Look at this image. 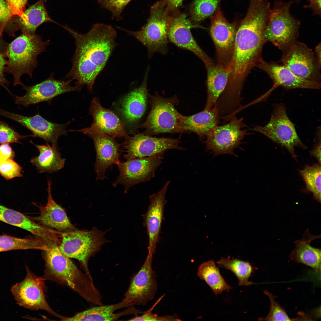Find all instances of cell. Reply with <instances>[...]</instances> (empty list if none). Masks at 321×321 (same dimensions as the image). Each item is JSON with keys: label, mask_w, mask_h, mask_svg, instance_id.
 Segmentation results:
<instances>
[{"label": "cell", "mask_w": 321, "mask_h": 321, "mask_svg": "<svg viewBox=\"0 0 321 321\" xmlns=\"http://www.w3.org/2000/svg\"><path fill=\"white\" fill-rule=\"evenodd\" d=\"M13 15L20 16L23 13L27 0H6Z\"/></svg>", "instance_id": "cell-44"}, {"label": "cell", "mask_w": 321, "mask_h": 321, "mask_svg": "<svg viewBox=\"0 0 321 321\" xmlns=\"http://www.w3.org/2000/svg\"><path fill=\"white\" fill-rule=\"evenodd\" d=\"M321 166L319 164L306 165L299 171L305 183L308 190L313 193L314 198L321 202Z\"/></svg>", "instance_id": "cell-36"}, {"label": "cell", "mask_w": 321, "mask_h": 321, "mask_svg": "<svg viewBox=\"0 0 321 321\" xmlns=\"http://www.w3.org/2000/svg\"><path fill=\"white\" fill-rule=\"evenodd\" d=\"M294 1H295L296 2L298 3L300 2V0H294Z\"/></svg>", "instance_id": "cell-52"}, {"label": "cell", "mask_w": 321, "mask_h": 321, "mask_svg": "<svg viewBox=\"0 0 321 321\" xmlns=\"http://www.w3.org/2000/svg\"><path fill=\"white\" fill-rule=\"evenodd\" d=\"M321 43H320L315 47V54L317 60L318 64L321 66Z\"/></svg>", "instance_id": "cell-50"}, {"label": "cell", "mask_w": 321, "mask_h": 321, "mask_svg": "<svg viewBox=\"0 0 321 321\" xmlns=\"http://www.w3.org/2000/svg\"><path fill=\"white\" fill-rule=\"evenodd\" d=\"M163 153L120 161L117 164L119 174L113 185L122 184L127 192L133 186L149 181L154 177L156 170L162 163Z\"/></svg>", "instance_id": "cell-14"}, {"label": "cell", "mask_w": 321, "mask_h": 321, "mask_svg": "<svg viewBox=\"0 0 321 321\" xmlns=\"http://www.w3.org/2000/svg\"><path fill=\"white\" fill-rule=\"evenodd\" d=\"M264 293L269 298L271 303L270 309L266 317L261 320L265 321H290L291 320L287 315L284 309L274 299L273 295L267 290Z\"/></svg>", "instance_id": "cell-39"}, {"label": "cell", "mask_w": 321, "mask_h": 321, "mask_svg": "<svg viewBox=\"0 0 321 321\" xmlns=\"http://www.w3.org/2000/svg\"><path fill=\"white\" fill-rule=\"evenodd\" d=\"M6 57L4 55L0 53V84L12 95L7 87L9 82L6 79L4 75L5 67L7 63V60L5 59Z\"/></svg>", "instance_id": "cell-46"}, {"label": "cell", "mask_w": 321, "mask_h": 321, "mask_svg": "<svg viewBox=\"0 0 321 321\" xmlns=\"http://www.w3.org/2000/svg\"><path fill=\"white\" fill-rule=\"evenodd\" d=\"M207 72V98L204 109H212L227 85L230 70L227 66L214 63L206 67Z\"/></svg>", "instance_id": "cell-29"}, {"label": "cell", "mask_w": 321, "mask_h": 321, "mask_svg": "<svg viewBox=\"0 0 321 321\" xmlns=\"http://www.w3.org/2000/svg\"><path fill=\"white\" fill-rule=\"evenodd\" d=\"M107 232L100 231L94 226L90 230L78 229L60 233L59 248L69 257L78 261L84 272L93 280L89 270V261L100 250L103 244L109 241L105 237Z\"/></svg>", "instance_id": "cell-6"}, {"label": "cell", "mask_w": 321, "mask_h": 321, "mask_svg": "<svg viewBox=\"0 0 321 321\" xmlns=\"http://www.w3.org/2000/svg\"><path fill=\"white\" fill-rule=\"evenodd\" d=\"M0 221L26 230L43 242L48 241L53 235L51 229L40 225L19 212L1 204Z\"/></svg>", "instance_id": "cell-28"}, {"label": "cell", "mask_w": 321, "mask_h": 321, "mask_svg": "<svg viewBox=\"0 0 321 321\" xmlns=\"http://www.w3.org/2000/svg\"><path fill=\"white\" fill-rule=\"evenodd\" d=\"M47 22L53 21L47 13L44 0H40L24 11L19 17L18 25L22 33L34 34L39 26Z\"/></svg>", "instance_id": "cell-32"}, {"label": "cell", "mask_w": 321, "mask_h": 321, "mask_svg": "<svg viewBox=\"0 0 321 321\" xmlns=\"http://www.w3.org/2000/svg\"><path fill=\"white\" fill-rule=\"evenodd\" d=\"M250 130L262 134L284 147L295 158L296 157L295 147L307 148L298 136L295 125L288 117L285 106L282 103L274 105L271 118L266 125H257Z\"/></svg>", "instance_id": "cell-9"}, {"label": "cell", "mask_w": 321, "mask_h": 321, "mask_svg": "<svg viewBox=\"0 0 321 321\" xmlns=\"http://www.w3.org/2000/svg\"><path fill=\"white\" fill-rule=\"evenodd\" d=\"M243 120V117H235L228 123L216 126L205 138L206 150L216 155L224 154L235 155L234 150L239 147L246 135L250 134L244 128L247 126Z\"/></svg>", "instance_id": "cell-11"}, {"label": "cell", "mask_w": 321, "mask_h": 321, "mask_svg": "<svg viewBox=\"0 0 321 321\" xmlns=\"http://www.w3.org/2000/svg\"><path fill=\"white\" fill-rule=\"evenodd\" d=\"M32 137V134L22 135L4 121H0V144L20 143L21 139Z\"/></svg>", "instance_id": "cell-38"}, {"label": "cell", "mask_w": 321, "mask_h": 321, "mask_svg": "<svg viewBox=\"0 0 321 321\" xmlns=\"http://www.w3.org/2000/svg\"><path fill=\"white\" fill-rule=\"evenodd\" d=\"M181 137L157 138L144 133H138L125 139L123 147L126 152L124 157L127 160L141 158L164 153L166 150H183L179 146Z\"/></svg>", "instance_id": "cell-15"}, {"label": "cell", "mask_w": 321, "mask_h": 321, "mask_svg": "<svg viewBox=\"0 0 321 321\" xmlns=\"http://www.w3.org/2000/svg\"><path fill=\"white\" fill-rule=\"evenodd\" d=\"M181 126L184 131H189L196 133L199 139H205L208 134L221 122L218 112L214 107L191 116L181 114Z\"/></svg>", "instance_id": "cell-27"}, {"label": "cell", "mask_w": 321, "mask_h": 321, "mask_svg": "<svg viewBox=\"0 0 321 321\" xmlns=\"http://www.w3.org/2000/svg\"><path fill=\"white\" fill-rule=\"evenodd\" d=\"M8 44L3 40L2 35L0 34V53L5 56V54Z\"/></svg>", "instance_id": "cell-49"}, {"label": "cell", "mask_w": 321, "mask_h": 321, "mask_svg": "<svg viewBox=\"0 0 321 321\" xmlns=\"http://www.w3.org/2000/svg\"><path fill=\"white\" fill-rule=\"evenodd\" d=\"M34 144L38 150L39 154L32 158L30 162L39 172L52 173L64 167L66 159L61 158L57 145L51 146L48 143L46 145Z\"/></svg>", "instance_id": "cell-31"}, {"label": "cell", "mask_w": 321, "mask_h": 321, "mask_svg": "<svg viewBox=\"0 0 321 321\" xmlns=\"http://www.w3.org/2000/svg\"><path fill=\"white\" fill-rule=\"evenodd\" d=\"M311 156L315 157L318 162V164H321V143L320 141L316 145L314 149L310 152Z\"/></svg>", "instance_id": "cell-48"}, {"label": "cell", "mask_w": 321, "mask_h": 321, "mask_svg": "<svg viewBox=\"0 0 321 321\" xmlns=\"http://www.w3.org/2000/svg\"><path fill=\"white\" fill-rule=\"evenodd\" d=\"M131 0H97L101 7L109 11L112 15V19L119 21L122 19V12Z\"/></svg>", "instance_id": "cell-40"}, {"label": "cell", "mask_w": 321, "mask_h": 321, "mask_svg": "<svg viewBox=\"0 0 321 321\" xmlns=\"http://www.w3.org/2000/svg\"><path fill=\"white\" fill-rule=\"evenodd\" d=\"M293 0H276L271 9L264 32L265 43L270 42L282 51L297 40L300 22L290 13Z\"/></svg>", "instance_id": "cell-7"}, {"label": "cell", "mask_w": 321, "mask_h": 321, "mask_svg": "<svg viewBox=\"0 0 321 321\" xmlns=\"http://www.w3.org/2000/svg\"><path fill=\"white\" fill-rule=\"evenodd\" d=\"M142 313L122 300L114 304L97 305L72 317H67L65 321H116L124 316Z\"/></svg>", "instance_id": "cell-25"}, {"label": "cell", "mask_w": 321, "mask_h": 321, "mask_svg": "<svg viewBox=\"0 0 321 321\" xmlns=\"http://www.w3.org/2000/svg\"><path fill=\"white\" fill-rule=\"evenodd\" d=\"M163 297H161L155 303L151 308L146 311L143 312V314L140 316L136 315L129 320L128 321H180L181 320L175 314L167 315L164 316H159L156 314L152 313V311L155 306L158 303Z\"/></svg>", "instance_id": "cell-42"}, {"label": "cell", "mask_w": 321, "mask_h": 321, "mask_svg": "<svg viewBox=\"0 0 321 321\" xmlns=\"http://www.w3.org/2000/svg\"><path fill=\"white\" fill-rule=\"evenodd\" d=\"M171 16L166 10L161 0L152 6L150 17L140 30L132 31L117 27L142 43L147 48L148 57L150 59L156 52L165 54L167 52Z\"/></svg>", "instance_id": "cell-5"}, {"label": "cell", "mask_w": 321, "mask_h": 321, "mask_svg": "<svg viewBox=\"0 0 321 321\" xmlns=\"http://www.w3.org/2000/svg\"><path fill=\"white\" fill-rule=\"evenodd\" d=\"M43 251L45 269L42 277L45 280L69 287L93 304L103 305L101 295L93 280L61 251L59 245L48 246Z\"/></svg>", "instance_id": "cell-3"}, {"label": "cell", "mask_w": 321, "mask_h": 321, "mask_svg": "<svg viewBox=\"0 0 321 321\" xmlns=\"http://www.w3.org/2000/svg\"><path fill=\"white\" fill-rule=\"evenodd\" d=\"M202 28L188 19L186 14L178 11L171 15L169 32V41L179 48L193 52L204 62L205 67L214 62L198 45L191 30Z\"/></svg>", "instance_id": "cell-17"}, {"label": "cell", "mask_w": 321, "mask_h": 321, "mask_svg": "<svg viewBox=\"0 0 321 321\" xmlns=\"http://www.w3.org/2000/svg\"><path fill=\"white\" fill-rule=\"evenodd\" d=\"M22 167L13 159L0 162V174L7 180L22 176Z\"/></svg>", "instance_id": "cell-41"}, {"label": "cell", "mask_w": 321, "mask_h": 321, "mask_svg": "<svg viewBox=\"0 0 321 321\" xmlns=\"http://www.w3.org/2000/svg\"><path fill=\"white\" fill-rule=\"evenodd\" d=\"M54 74L51 73L49 78L38 84L31 86H23L26 91L22 96L15 95V103L28 107L30 105L43 102H50L54 97L61 95L72 92L80 91L78 86H72L70 83L72 81L58 80L54 78Z\"/></svg>", "instance_id": "cell-16"}, {"label": "cell", "mask_w": 321, "mask_h": 321, "mask_svg": "<svg viewBox=\"0 0 321 321\" xmlns=\"http://www.w3.org/2000/svg\"><path fill=\"white\" fill-rule=\"evenodd\" d=\"M197 275L206 282L216 295L232 288L226 283L213 260L201 264L198 269Z\"/></svg>", "instance_id": "cell-33"}, {"label": "cell", "mask_w": 321, "mask_h": 321, "mask_svg": "<svg viewBox=\"0 0 321 321\" xmlns=\"http://www.w3.org/2000/svg\"><path fill=\"white\" fill-rule=\"evenodd\" d=\"M89 113L93 119V123L90 127L69 131L81 132L88 136L103 134L115 138L124 137L125 139L129 136L122 122L113 112L101 105L98 97H95L92 100Z\"/></svg>", "instance_id": "cell-18"}, {"label": "cell", "mask_w": 321, "mask_h": 321, "mask_svg": "<svg viewBox=\"0 0 321 321\" xmlns=\"http://www.w3.org/2000/svg\"><path fill=\"white\" fill-rule=\"evenodd\" d=\"M221 0H195L191 4L190 14L193 23L201 22L215 12Z\"/></svg>", "instance_id": "cell-37"}, {"label": "cell", "mask_w": 321, "mask_h": 321, "mask_svg": "<svg viewBox=\"0 0 321 321\" xmlns=\"http://www.w3.org/2000/svg\"><path fill=\"white\" fill-rule=\"evenodd\" d=\"M151 109L146 121L140 126L148 135L161 133H182L180 121L181 114L175 107L179 103L176 95L171 98L160 96L157 92L148 94Z\"/></svg>", "instance_id": "cell-8"}, {"label": "cell", "mask_w": 321, "mask_h": 321, "mask_svg": "<svg viewBox=\"0 0 321 321\" xmlns=\"http://www.w3.org/2000/svg\"><path fill=\"white\" fill-rule=\"evenodd\" d=\"M48 246L37 238H21L7 235H0V252L16 250H44Z\"/></svg>", "instance_id": "cell-34"}, {"label": "cell", "mask_w": 321, "mask_h": 321, "mask_svg": "<svg viewBox=\"0 0 321 321\" xmlns=\"http://www.w3.org/2000/svg\"><path fill=\"white\" fill-rule=\"evenodd\" d=\"M64 28L74 38L75 45L72 67L66 77L76 80L81 89L86 85L91 91L97 77L117 45L116 31L110 25L98 23L84 34Z\"/></svg>", "instance_id": "cell-2"}, {"label": "cell", "mask_w": 321, "mask_h": 321, "mask_svg": "<svg viewBox=\"0 0 321 321\" xmlns=\"http://www.w3.org/2000/svg\"><path fill=\"white\" fill-rule=\"evenodd\" d=\"M13 15L6 0H0V34L7 26V23Z\"/></svg>", "instance_id": "cell-43"}, {"label": "cell", "mask_w": 321, "mask_h": 321, "mask_svg": "<svg viewBox=\"0 0 321 321\" xmlns=\"http://www.w3.org/2000/svg\"><path fill=\"white\" fill-rule=\"evenodd\" d=\"M15 152L9 143L1 144L0 145V162L8 159H13Z\"/></svg>", "instance_id": "cell-45"}, {"label": "cell", "mask_w": 321, "mask_h": 321, "mask_svg": "<svg viewBox=\"0 0 321 321\" xmlns=\"http://www.w3.org/2000/svg\"><path fill=\"white\" fill-rule=\"evenodd\" d=\"M320 238V235H313L307 229L301 240L295 241V248L291 252L290 257L295 261L310 266L318 272L321 268V249L312 246L311 243Z\"/></svg>", "instance_id": "cell-30"}, {"label": "cell", "mask_w": 321, "mask_h": 321, "mask_svg": "<svg viewBox=\"0 0 321 321\" xmlns=\"http://www.w3.org/2000/svg\"><path fill=\"white\" fill-rule=\"evenodd\" d=\"M170 181L167 182L157 193L149 196L150 204L146 213L143 215V225L148 237V252L153 254L160 238L164 207L167 202L166 194Z\"/></svg>", "instance_id": "cell-21"}, {"label": "cell", "mask_w": 321, "mask_h": 321, "mask_svg": "<svg viewBox=\"0 0 321 321\" xmlns=\"http://www.w3.org/2000/svg\"><path fill=\"white\" fill-rule=\"evenodd\" d=\"M153 254L148 253L138 272L131 277L122 299L131 306H144L154 298L157 290L156 276L152 268Z\"/></svg>", "instance_id": "cell-13"}, {"label": "cell", "mask_w": 321, "mask_h": 321, "mask_svg": "<svg viewBox=\"0 0 321 321\" xmlns=\"http://www.w3.org/2000/svg\"><path fill=\"white\" fill-rule=\"evenodd\" d=\"M51 183V180H48L47 202L45 206L38 205L40 215L37 216L29 217L40 225L60 233L78 229L71 222L64 209L53 199Z\"/></svg>", "instance_id": "cell-22"}, {"label": "cell", "mask_w": 321, "mask_h": 321, "mask_svg": "<svg viewBox=\"0 0 321 321\" xmlns=\"http://www.w3.org/2000/svg\"><path fill=\"white\" fill-rule=\"evenodd\" d=\"M93 141L96 157L95 169L97 179L106 178L107 169L114 164H117L119 160V145L115 138L107 134H97L89 136Z\"/></svg>", "instance_id": "cell-24"}, {"label": "cell", "mask_w": 321, "mask_h": 321, "mask_svg": "<svg viewBox=\"0 0 321 321\" xmlns=\"http://www.w3.org/2000/svg\"><path fill=\"white\" fill-rule=\"evenodd\" d=\"M220 266L230 270L237 277L240 286H249L252 282L248 281V279L253 271L252 267L250 264L244 261L230 257L227 258L222 257L217 262Z\"/></svg>", "instance_id": "cell-35"}, {"label": "cell", "mask_w": 321, "mask_h": 321, "mask_svg": "<svg viewBox=\"0 0 321 321\" xmlns=\"http://www.w3.org/2000/svg\"><path fill=\"white\" fill-rule=\"evenodd\" d=\"M164 4L166 10L171 15L177 11L182 5L183 0H162Z\"/></svg>", "instance_id": "cell-47"}, {"label": "cell", "mask_w": 321, "mask_h": 321, "mask_svg": "<svg viewBox=\"0 0 321 321\" xmlns=\"http://www.w3.org/2000/svg\"><path fill=\"white\" fill-rule=\"evenodd\" d=\"M49 42V40L43 41L40 35L36 34L22 33L8 44L5 54L8 59L5 71L13 75L14 86L24 85L21 81L24 75L31 78L37 65V56L45 51Z\"/></svg>", "instance_id": "cell-4"}, {"label": "cell", "mask_w": 321, "mask_h": 321, "mask_svg": "<svg viewBox=\"0 0 321 321\" xmlns=\"http://www.w3.org/2000/svg\"><path fill=\"white\" fill-rule=\"evenodd\" d=\"M282 51L280 62L295 75L321 82V66L314 52L305 44L297 40Z\"/></svg>", "instance_id": "cell-12"}, {"label": "cell", "mask_w": 321, "mask_h": 321, "mask_svg": "<svg viewBox=\"0 0 321 321\" xmlns=\"http://www.w3.org/2000/svg\"><path fill=\"white\" fill-rule=\"evenodd\" d=\"M271 12L270 7L257 1L250 2L247 14L237 30L232 55L227 65L230 74L223 97L232 102L242 98L241 93L248 75L262 58L265 43V30Z\"/></svg>", "instance_id": "cell-1"}, {"label": "cell", "mask_w": 321, "mask_h": 321, "mask_svg": "<svg viewBox=\"0 0 321 321\" xmlns=\"http://www.w3.org/2000/svg\"><path fill=\"white\" fill-rule=\"evenodd\" d=\"M211 17L210 32L214 43L218 64L227 66L230 60L237 29L229 23L219 6Z\"/></svg>", "instance_id": "cell-19"}, {"label": "cell", "mask_w": 321, "mask_h": 321, "mask_svg": "<svg viewBox=\"0 0 321 321\" xmlns=\"http://www.w3.org/2000/svg\"><path fill=\"white\" fill-rule=\"evenodd\" d=\"M309 2V4H312L316 3L319 1H320L321 0H308Z\"/></svg>", "instance_id": "cell-51"}, {"label": "cell", "mask_w": 321, "mask_h": 321, "mask_svg": "<svg viewBox=\"0 0 321 321\" xmlns=\"http://www.w3.org/2000/svg\"><path fill=\"white\" fill-rule=\"evenodd\" d=\"M149 70L148 67L140 86L129 92L121 101L119 111L124 121L128 125L137 122L146 110L148 94L147 84Z\"/></svg>", "instance_id": "cell-26"}, {"label": "cell", "mask_w": 321, "mask_h": 321, "mask_svg": "<svg viewBox=\"0 0 321 321\" xmlns=\"http://www.w3.org/2000/svg\"><path fill=\"white\" fill-rule=\"evenodd\" d=\"M26 275L22 281L13 285L11 291L20 306L32 310H42L64 321L66 317L61 315L50 307L45 299V279L39 277L26 266Z\"/></svg>", "instance_id": "cell-10"}, {"label": "cell", "mask_w": 321, "mask_h": 321, "mask_svg": "<svg viewBox=\"0 0 321 321\" xmlns=\"http://www.w3.org/2000/svg\"><path fill=\"white\" fill-rule=\"evenodd\" d=\"M265 72L273 81L275 89L281 86L287 89L295 88L319 89L321 82L306 80L295 75L283 64L267 62L262 58L256 66Z\"/></svg>", "instance_id": "cell-23"}, {"label": "cell", "mask_w": 321, "mask_h": 321, "mask_svg": "<svg viewBox=\"0 0 321 321\" xmlns=\"http://www.w3.org/2000/svg\"><path fill=\"white\" fill-rule=\"evenodd\" d=\"M0 115L21 124L30 130L32 137L40 138L47 143L57 145L58 139L62 136H66V130L70 122L64 124L53 123L47 120L39 114L27 117L9 112L0 109Z\"/></svg>", "instance_id": "cell-20"}]
</instances>
